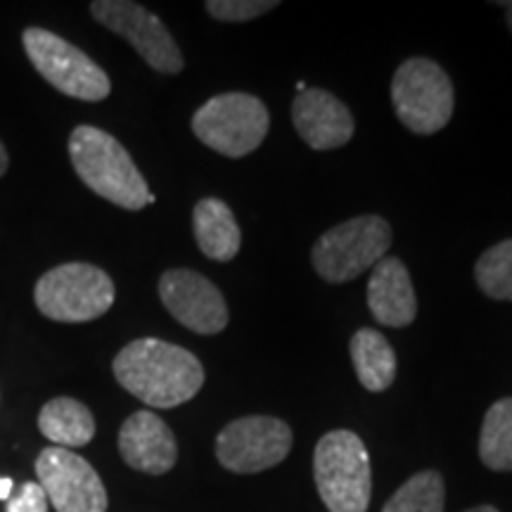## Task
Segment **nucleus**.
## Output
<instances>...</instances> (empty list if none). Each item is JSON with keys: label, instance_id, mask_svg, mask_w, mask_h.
Wrapping results in <instances>:
<instances>
[{"label": "nucleus", "instance_id": "7ed1b4c3", "mask_svg": "<svg viewBox=\"0 0 512 512\" xmlns=\"http://www.w3.org/2000/svg\"><path fill=\"white\" fill-rule=\"evenodd\" d=\"M313 477L320 501L330 512H366L373 494L370 456L351 430L328 432L313 453Z\"/></svg>", "mask_w": 512, "mask_h": 512}, {"label": "nucleus", "instance_id": "393cba45", "mask_svg": "<svg viewBox=\"0 0 512 512\" xmlns=\"http://www.w3.org/2000/svg\"><path fill=\"white\" fill-rule=\"evenodd\" d=\"M8 166H10L8 150H5V145L0 143V176H5V171H8Z\"/></svg>", "mask_w": 512, "mask_h": 512}, {"label": "nucleus", "instance_id": "9d476101", "mask_svg": "<svg viewBox=\"0 0 512 512\" xmlns=\"http://www.w3.org/2000/svg\"><path fill=\"white\" fill-rule=\"evenodd\" d=\"M91 15L102 27L126 38L136 53L150 64L155 72L181 74L185 67L181 48L174 36L164 27L155 12L131 0H95L91 3Z\"/></svg>", "mask_w": 512, "mask_h": 512}, {"label": "nucleus", "instance_id": "ddd939ff", "mask_svg": "<svg viewBox=\"0 0 512 512\" xmlns=\"http://www.w3.org/2000/svg\"><path fill=\"white\" fill-rule=\"evenodd\" d=\"M292 121L313 150H337L354 138V117L337 95L323 88H306L292 102Z\"/></svg>", "mask_w": 512, "mask_h": 512}, {"label": "nucleus", "instance_id": "f3484780", "mask_svg": "<svg viewBox=\"0 0 512 512\" xmlns=\"http://www.w3.org/2000/svg\"><path fill=\"white\" fill-rule=\"evenodd\" d=\"M38 430L60 448L88 446L95 437V418L86 403L72 396L50 399L38 413Z\"/></svg>", "mask_w": 512, "mask_h": 512}, {"label": "nucleus", "instance_id": "bb28decb", "mask_svg": "<svg viewBox=\"0 0 512 512\" xmlns=\"http://www.w3.org/2000/svg\"><path fill=\"white\" fill-rule=\"evenodd\" d=\"M465 512H498V510L494 508V505H477V508H470Z\"/></svg>", "mask_w": 512, "mask_h": 512}, {"label": "nucleus", "instance_id": "20e7f679", "mask_svg": "<svg viewBox=\"0 0 512 512\" xmlns=\"http://www.w3.org/2000/svg\"><path fill=\"white\" fill-rule=\"evenodd\" d=\"M114 297L117 290L110 275L81 261L50 268L34 287L38 311L57 323H88L105 316L112 309Z\"/></svg>", "mask_w": 512, "mask_h": 512}, {"label": "nucleus", "instance_id": "b1692460", "mask_svg": "<svg viewBox=\"0 0 512 512\" xmlns=\"http://www.w3.org/2000/svg\"><path fill=\"white\" fill-rule=\"evenodd\" d=\"M12 489H15L12 479L10 477H0V501H10Z\"/></svg>", "mask_w": 512, "mask_h": 512}, {"label": "nucleus", "instance_id": "2eb2a0df", "mask_svg": "<svg viewBox=\"0 0 512 512\" xmlns=\"http://www.w3.org/2000/svg\"><path fill=\"white\" fill-rule=\"evenodd\" d=\"M368 309L384 328H406L418 316V297L411 273L396 256H384L373 266L368 283Z\"/></svg>", "mask_w": 512, "mask_h": 512}, {"label": "nucleus", "instance_id": "423d86ee", "mask_svg": "<svg viewBox=\"0 0 512 512\" xmlns=\"http://www.w3.org/2000/svg\"><path fill=\"white\" fill-rule=\"evenodd\" d=\"M192 133L223 157L240 159L264 143L271 128L266 105L249 93H221L192 114Z\"/></svg>", "mask_w": 512, "mask_h": 512}, {"label": "nucleus", "instance_id": "4be33fe9", "mask_svg": "<svg viewBox=\"0 0 512 512\" xmlns=\"http://www.w3.org/2000/svg\"><path fill=\"white\" fill-rule=\"evenodd\" d=\"M207 12L221 22H249L278 8L273 0H209Z\"/></svg>", "mask_w": 512, "mask_h": 512}, {"label": "nucleus", "instance_id": "412c9836", "mask_svg": "<svg viewBox=\"0 0 512 512\" xmlns=\"http://www.w3.org/2000/svg\"><path fill=\"white\" fill-rule=\"evenodd\" d=\"M477 287L496 302H512V238L498 242L475 264Z\"/></svg>", "mask_w": 512, "mask_h": 512}, {"label": "nucleus", "instance_id": "0eeeda50", "mask_svg": "<svg viewBox=\"0 0 512 512\" xmlns=\"http://www.w3.org/2000/svg\"><path fill=\"white\" fill-rule=\"evenodd\" d=\"M392 102L396 117L418 136L446 128L456 107V91L448 74L434 60L413 57L396 69L392 79Z\"/></svg>", "mask_w": 512, "mask_h": 512}, {"label": "nucleus", "instance_id": "f257e3e1", "mask_svg": "<svg viewBox=\"0 0 512 512\" xmlns=\"http://www.w3.org/2000/svg\"><path fill=\"white\" fill-rule=\"evenodd\" d=\"M112 370L121 387L150 408H176L188 403L204 384L200 358L157 337L126 344L114 358Z\"/></svg>", "mask_w": 512, "mask_h": 512}, {"label": "nucleus", "instance_id": "9b49d317", "mask_svg": "<svg viewBox=\"0 0 512 512\" xmlns=\"http://www.w3.org/2000/svg\"><path fill=\"white\" fill-rule=\"evenodd\" d=\"M36 475L57 512H107L105 484L79 453L60 446L43 448L36 458Z\"/></svg>", "mask_w": 512, "mask_h": 512}, {"label": "nucleus", "instance_id": "4468645a", "mask_svg": "<svg viewBox=\"0 0 512 512\" xmlns=\"http://www.w3.org/2000/svg\"><path fill=\"white\" fill-rule=\"evenodd\" d=\"M119 453L124 463L145 475H166L178 460L171 427L152 411L128 415L119 430Z\"/></svg>", "mask_w": 512, "mask_h": 512}, {"label": "nucleus", "instance_id": "6ab92c4d", "mask_svg": "<svg viewBox=\"0 0 512 512\" xmlns=\"http://www.w3.org/2000/svg\"><path fill=\"white\" fill-rule=\"evenodd\" d=\"M479 458L494 472H512V396L496 401L484 415Z\"/></svg>", "mask_w": 512, "mask_h": 512}, {"label": "nucleus", "instance_id": "aec40b11", "mask_svg": "<svg viewBox=\"0 0 512 512\" xmlns=\"http://www.w3.org/2000/svg\"><path fill=\"white\" fill-rule=\"evenodd\" d=\"M382 512H444V477L437 470L418 472L396 489Z\"/></svg>", "mask_w": 512, "mask_h": 512}, {"label": "nucleus", "instance_id": "dca6fc26", "mask_svg": "<svg viewBox=\"0 0 512 512\" xmlns=\"http://www.w3.org/2000/svg\"><path fill=\"white\" fill-rule=\"evenodd\" d=\"M192 230L202 254L214 261H233L240 252L242 233L233 211L219 197H204L192 209Z\"/></svg>", "mask_w": 512, "mask_h": 512}, {"label": "nucleus", "instance_id": "39448f33", "mask_svg": "<svg viewBox=\"0 0 512 512\" xmlns=\"http://www.w3.org/2000/svg\"><path fill=\"white\" fill-rule=\"evenodd\" d=\"M389 247V223L382 216L366 214L325 230L311 249V261L325 283H349L382 261Z\"/></svg>", "mask_w": 512, "mask_h": 512}, {"label": "nucleus", "instance_id": "5701e85b", "mask_svg": "<svg viewBox=\"0 0 512 512\" xmlns=\"http://www.w3.org/2000/svg\"><path fill=\"white\" fill-rule=\"evenodd\" d=\"M48 508V496L41 489V484L24 482L19 486L17 494H12L8 505H5V512H48Z\"/></svg>", "mask_w": 512, "mask_h": 512}, {"label": "nucleus", "instance_id": "1a4fd4ad", "mask_svg": "<svg viewBox=\"0 0 512 512\" xmlns=\"http://www.w3.org/2000/svg\"><path fill=\"white\" fill-rule=\"evenodd\" d=\"M292 430L271 415H247L228 422L216 437V458L235 475L271 470L290 456Z\"/></svg>", "mask_w": 512, "mask_h": 512}, {"label": "nucleus", "instance_id": "a878e982", "mask_svg": "<svg viewBox=\"0 0 512 512\" xmlns=\"http://www.w3.org/2000/svg\"><path fill=\"white\" fill-rule=\"evenodd\" d=\"M501 8L505 10V19H508V27L512 31V0H508V3H501Z\"/></svg>", "mask_w": 512, "mask_h": 512}, {"label": "nucleus", "instance_id": "f03ea898", "mask_svg": "<svg viewBox=\"0 0 512 512\" xmlns=\"http://www.w3.org/2000/svg\"><path fill=\"white\" fill-rule=\"evenodd\" d=\"M69 159L76 176L102 200L128 211L155 202L126 147L102 128L76 126L69 136Z\"/></svg>", "mask_w": 512, "mask_h": 512}, {"label": "nucleus", "instance_id": "f8f14e48", "mask_svg": "<svg viewBox=\"0 0 512 512\" xmlns=\"http://www.w3.org/2000/svg\"><path fill=\"white\" fill-rule=\"evenodd\" d=\"M164 309L197 335H219L228 325V304L219 287L190 268H171L159 278Z\"/></svg>", "mask_w": 512, "mask_h": 512}, {"label": "nucleus", "instance_id": "6e6552de", "mask_svg": "<svg viewBox=\"0 0 512 512\" xmlns=\"http://www.w3.org/2000/svg\"><path fill=\"white\" fill-rule=\"evenodd\" d=\"M22 43L36 72L60 93L83 102H100L112 93V81L105 69L62 36L29 27L24 29Z\"/></svg>", "mask_w": 512, "mask_h": 512}, {"label": "nucleus", "instance_id": "a211bd4d", "mask_svg": "<svg viewBox=\"0 0 512 512\" xmlns=\"http://www.w3.org/2000/svg\"><path fill=\"white\" fill-rule=\"evenodd\" d=\"M349 351L358 382L368 392H384V389L392 387L396 377V354L382 332L361 328L351 337Z\"/></svg>", "mask_w": 512, "mask_h": 512}]
</instances>
